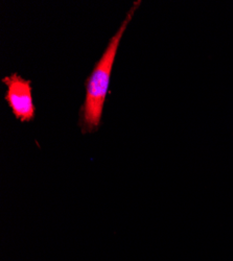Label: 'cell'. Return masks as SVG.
Returning <instances> with one entry per match:
<instances>
[{"label": "cell", "instance_id": "1", "mask_svg": "<svg viewBox=\"0 0 233 261\" xmlns=\"http://www.w3.org/2000/svg\"><path fill=\"white\" fill-rule=\"evenodd\" d=\"M140 4V0L135 2L129 12L126 13L119 29L109 41L107 47L103 50L101 57L94 65L91 73L85 82L86 94H85L84 102L80 109L79 121L83 134L92 133L100 126L103 106L109 89L111 72L120 41Z\"/></svg>", "mask_w": 233, "mask_h": 261}, {"label": "cell", "instance_id": "2", "mask_svg": "<svg viewBox=\"0 0 233 261\" xmlns=\"http://www.w3.org/2000/svg\"><path fill=\"white\" fill-rule=\"evenodd\" d=\"M2 82L7 88L5 100L13 115L21 122L33 121L36 115V107L33 99L32 81L14 72L5 76Z\"/></svg>", "mask_w": 233, "mask_h": 261}]
</instances>
